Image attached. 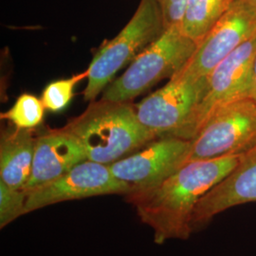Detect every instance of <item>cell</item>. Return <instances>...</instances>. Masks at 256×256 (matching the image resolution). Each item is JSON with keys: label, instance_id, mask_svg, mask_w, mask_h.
I'll use <instances>...</instances> for the list:
<instances>
[{"label": "cell", "instance_id": "9a60e30c", "mask_svg": "<svg viewBox=\"0 0 256 256\" xmlns=\"http://www.w3.org/2000/svg\"><path fill=\"white\" fill-rule=\"evenodd\" d=\"M45 110L41 100L30 93H24L8 111L1 114V118L8 120L18 129H36L43 122Z\"/></svg>", "mask_w": 256, "mask_h": 256}, {"label": "cell", "instance_id": "e0dca14e", "mask_svg": "<svg viewBox=\"0 0 256 256\" xmlns=\"http://www.w3.org/2000/svg\"><path fill=\"white\" fill-rule=\"evenodd\" d=\"M27 192L14 189L0 180V228L26 214Z\"/></svg>", "mask_w": 256, "mask_h": 256}, {"label": "cell", "instance_id": "6da1fadb", "mask_svg": "<svg viewBox=\"0 0 256 256\" xmlns=\"http://www.w3.org/2000/svg\"><path fill=\"white\" fill-rule=\"evenodd\" d=\"M242 155L189 162L158 186L129 192L124 200L152 229L156 244L170 239L187 240L192 234L191 222L196 204L238 166Z\"/></svg>", "mask_w": 256, "mask_h": 256}, {"label": "cell", "instance_id": "277c9868", "mask_svg": "<svg viewBox=\"0 0 256 256\" xmlns=\"http://www.w3.org/2000/svg\"><path fill=\"white\" fill-rule=\"evenodd\" d=\"M198 45L180 26L164 34L138 55L126 72L110 82L102 99L130 102L165 78L171 79L194 52Z\"/></svg>", "mask_w": 256, "mask_h": 256}, {"label": "cell", "instance_id": "52a82bcc", "mask_svg": "<svg viewBox=\"0 0 256 256\" xmlns=\"http://www.w3.org/2000/svg\"><path fill=\"white\" fill-rule=\"evenodd\" d=\"M256 34V6L245 0H234L172 78L192 82L205 80L218 64Z\"/></svg>", "mask_w": 256, "mask_h": 256}, {"label": "cell", "instance_id": "7a4b0ae2", "mask_svg": "<svg viewBox=\"0 0 256 256\" xmlns=\"http://www.w3.org/2000/svg\"><path fill=\"white\" fill-rule=\"evenodd\" d=\"M63 128L79 140L88 160L106 165L156 138L140 122L136 106L129 102H92Z\"/></svg>", "mask_w": 256, "mask_h": 256}, {"label": "cell", "instance_id": "ac0fdd59", "mask_svg": "<svg viewBox=\"0 0 256 256\" xmlns=\"http://www.w3.org/2000/svg\"><path fill=\"white\" fill-rule=\"evenodd\" d=\"M162 10L165 28L180 26L188 0H156Z\"/></svg>", "mask_w": 256, "mask_h": 256}, {"label": "cell", "instance_id": "3957f363", "mask_svg": "<svg viewBox=\"0 0 256 256\" xmlns=\"http://www.w3.org/2000/svg\"><path fill=\"white\" fill-rule=\"evenodd\" d=\"M166 30L162 10L156 0H140L133 16L119 34L102 45L88 70L86 101L94 100L126 64L162 36Z\"/></svg>", "mask_w": 256, "mask_h": 256}, {"label": "cell", "instance_id": "4fadbf2b", "mask_svg": "<svg viewBox=\"0 0 256 256\" xmlns=\"http://www.w3.org/2000/svg\"><path fill=\"white\" fill-rule=\"evenodd\" d=\"M36 135L34 129L14 128L0 140V180L14 189L25 190L30 180Z\"/></svg>", "mask_w": 256, "mask_h": 256}, {"label": "cell", "instance_id": "7c38bea8", "mask_svg": "<svg viewBox=\"0 0 256 256\" xmlns=\"http://www.w3.org/2000/svg\"><path fill=\"white\" fill-rule=\"evenodd\" d=\"M88 156L79 140L64 128L48 129L36 140L32 169L25 191L50 182Z\"/></svg>", "mask_w": 256, "mask_h": 256}, {"label": "cell", "instance_id": "9c48e42d", "mask_svg": "<svg viewBox=\"0 0 256 256\" xmlns=\"http://www.w3.org/2000/svg\"><path fill=\"white\" fill-rule=\"evenodd\" d=\"M190 146L191 140L180 138H156L133 154L110 164V170L129 185V192L149 190L186 164Z\"/></svg>", "mask_w": 256, "mask_h": 256}, {"label": "cell", "instance_id": "8992f818", "mask_svg": "<svg viewBox=\"0 0 256 256\" xmlns=\"http://www.w3.org/2000/svg\"><path fill=\"white\" fill-rule=\"evenodd\" d=\"M256 146V102L250 96L230 102L218 110L191 140L186 164L242 155Z\"/></svg>", "mask_w": 256, "mask_h": 256}, {"label": "cell", "instance_id": "2e32d148", "mask_svg": "<svg viewBox=\"0 0 256 256\" xmlns=\"http://www.w3.org/2000/svg\"><path fill=\"white\" fill-rule=\"evenodd\" d=\"M88 72L76 74L68 79H61L50 82L42 92L41 101L46 110L52 112H59L64 110L74 96L76 84L86 77Z\"/></svg>", "mask_w": 256, "mask_h": 256}, {"label": "cell", "instance_id": "ffe728a7", "mask_svg": "<svg viewBox=\"0 0 256 256\" xmlns=\"http://www.w3.org/2000/svg\"><path fill=\"white\" fill-rule=\"evenodd\" d=\"M245 1H247L248 3H250L252 5H254V6L256 7V0H245Z\"/></svg>", "mask_w": 256, "mask_h": 256}, {"label": "cell", "instance_id": "d6986e66", "mask_svg": "<svg viewBox=\"0 0 256 256\" xmlns=\"http://www.w3.org/2000/svg\"><path fill=\"white\" fill-rule=\"evenodd\" d=\"M250 97L256 102V54L252 64V90H250Z\"/></svg>", "mask_w": 256, "mask_h": 256}, {"label": "cell", "instance_id": "30bf717a", "mask_svg": "<svg viewBox=\"0 0 256 256\" xmlns=\"http://www.w3.org/2000/svg\"><path fill=\"white\" fill-rule=\"evenodd\" d=\"M205 88L206 79L192 82L171 78L136 106L138 119L156 138L174 137L202 99Z\"/></svg>", "mask_w": 256, "mask_h": 256}, {"label": "cell", "instance_id": "5b68a950", "mask_svg": "<svg viewBox=\"0 0 256 256\" xmlns=\"http://www.w3.org/2000/svg\"><path fill=\"white\" fill-rule=\"evenodd\" d=\"M256 34L218 64L206 78L202 99L194 106L174 138L192 140L212 115L230 102L250 96Z\"/></svg>", "mask_w": 256, "mask_h": 256}, {"label": "cell", "instance_id": "ba28073f", "mask_svg": "<svg viewBox=\"0 0 256 256\" xmlns=\"http://www.w3.org/2000/svg\"><path fill=\"white\" fill-rule=\"evenodd\" d=\"M129 192V185L112 174L110 165L86 160L54 180L26 191V214L56 203L110 194L124 196Z\"/></svg>", "mask_w": 256, "mask_h": 256}, {"label": "cell", "instance_id": "5bb4252c", "mask_svg": "<svg viewBox=\"0 0 256 256\" xmlns=\"http://www.w3.org/2000/svg\"><path fill=\"white\" fill-rule=\"evenodd\" d=\"M234 0H188L180 28L196 45L232 7Z\"/></svg>", "mask_w": 256, "mask_h": 256}, {"label": "cell", "instance_id": "8fae6325", "mask_svg": "<svg viewBox=\"0 0 256 256\" xmlns=\"http://www.w3.org/2000/svg\"><path fill=\"white\" fill-rule=\"evenodd\" d=\"M250 202H256V146L244 153L238 166L196 204L191 222L192 232L221 212Z\"/></svg>", "mask_w": 256, "mask_h": 256}]
</instances>
